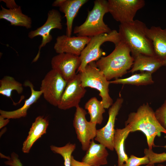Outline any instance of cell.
Returning <instances> with one entry per match:
<instances>
[{
    "label": "cell",
    "mask_w": 166,
    "mask_h": 166,
    "mask_svg": "<svg viewBox=\"0 0 166 166\" xmlns=\"http://www.w3.org/2000/svg\"><path fill=\"white\" fill-rule=\"evenodd\" d=\"M24 85L30 88L31 92L30 97L25 101L24 105L17 109L12 111L0 110V115L5 118L9 119H16L26 117L27 115V111L28 109L32 104L36 102L42 95L41 91L34 90L33 84L30 81H26L24 83Z\"/></svg>",
    "instance_id": "19"
},
{
    "label": "cell",
    "mask_w": 166,
    "mask_h": 166,
    "mask_svg": "<svg viewBox=\"0 0 166 166\" xmlns=\"http://www.w3.org/2000/svg\"><path fill=\"white\" fill-rule=\"evenodd\" d=\"M7 160L5 161L6 165L10 166H23L18 158V156L14 152L11 153L10 156H6Z\"/></svg>",
    "instance_id": "30"
},
{
    "label": "cell",
    "mask_w": 166,
    "mask_h": 166,
    "mask_svg": "<svg viewBox=\"0 0 166 166\" xmlns=\"http://www.w3.org/2000/svg\"><path fill=\"white\" fill-rule=\"evenodd\" d=\"M149 163L148 158L145 156L138 157L131 155L126 160L123 166H140L142 165L148 164Z\"/></svg>",
    "instance_id": "28"
},
{
    "label": "cell",
    "mask_w": 166,
    "mask_h": 166,
    "mask_svg": "<svg viewBox=\"0 0 166 166\" xmlns=\"http://www.w3.org/2000/svg\"><path fill=\"white\" fill-rule=\"evenodd\" d=\"M76 148L75 144H71L69 142L61 147L52 145L50 146V149L53 152L59 154L62 157L65 166H71L72 154Z\"/></svg>",
    "instance_id": "26"
},
{
    "label": "cell",
    "mask_w": 166,
    "mask_h": 166,
    "mask_svg": "<svg viewBox=\"0 0 166 166\" xmlns=\"http://www.w3.org/2000/svg\"><path fill=\"white\" fill-rule=\"evenodd\" d=\"M163 66H166V58L163 61Z\"/></svg>",
    "instance_id": "34"
},
{
    "label": "cell",
    "mask_w": 166,
    "mask_h": 166,
    "mask_svg": "<svg viewBox=\"0 0 166 166\" xmlns=\"http://www.w3.org/2000/svg\"><path fill=\"white\" fill-rule=\"evenodd\" d=\"M9 119L4 117L0 115V128L1 129L7 125L9 122Z\"/></svg>",
    "instance_id": "33"
},
{
    "label": "cell",
    "mask_w": 166,
    "mask_h": 166,
    "mask_svg": "<svg viewBox=\"0 0 166 166\" xmlns=\"http://www.w3.org/2000/svg\"><path fill=\"white\" fill-rule=\"evenodd\" d=\"M79 73L82 86L98 91L105 108H109L113 104V100L109 94L110 81L97 67L96 62L89 63L83 71Z\"/></svg>",
    "instance_id": "5"
},
{
    "label": "cell",
    "mask_w": 166,
    "mask_h": 166,
    "mask_svg": "<svg viewBox=\"0 0 166 166\" xmlns=\"http://www.w3.org/2000/svg\"><path fill=\"white\" fill-rule=\"evenodd\" d=\"M85 108L87 110L90 117V121L97 124H101L103 121V114L105 109L102 101L96 97L89 99L85 104Z\"/></svg>",
    "instance_id": "23"
},
{
    "label": "cell",
    "mask_w": 166,
    "mask_h": 166,
    "mask_svg": "<svg viewBox=\"0 0 166 166\" xmlns=\"http://www.w3.org/2000/svg\"><path fill=\"white\" fill-rule=\"evenodd\" d=\"M145 155L149 159V164H154L163 163L166 161V152L157 153L153 152L152 149L145 148L144 149Z\"/></svg>",
    "instance_id": "27"
},
{
    "label": "cell",
    "mask_w": 166,
    "mask_h": 166,
    "mask_svg": "<svg viewBox=\"0 0 166 166\" xmlns=\"http://www.w3.org/2000/svg\"><path fill=\"white\" fill-rule=\"evenodd\" d=\"M157 166H166V165H164L161 164H159Z\"/></svg>",
    "instance_id": "36"
},
{
    "label": "cell",
    "mask_w": 166,
    "mask_h": 166,
    "mask_svg": "<svg viewBox=\"0 0 166 166\" xmlns=\"http://www.w3.org/2000/svg\"><path fill=\"white\" fill-rule=\"evenodd\" d=\"M130 132L137 131L142 132L145 135L148 149H152L155 145L154 140L161 133L166 134L164 128L157 120L152 109L148 103L140 105L135 112L130 113L125 122Z\"/></svg>",
    "instance_id": "1"
},
{
    "label": "cell",
    "mask_w": 166,
    "mask_h": 166,
    "mask_svg": "<svg viewBox=\"0 0 166 166\" xmlns=\"http://www.w3.org/2000/svg\"><path fill=\"white\" fill-rule=\"evenodd\" d=\"M145 166H154V164H148Z\"/></svg>",
    "instance_id": "35"
},
{
    "label": "cell",
    "mask_w": 166,
    "mask_h": 166,
    "mask_svg": "<svg viewBox=\"0 0 166 166\" xmlns=\"http://www.w3.org/2000/svg\"><path fill=\"white\" fill-rule=\"evenodd\" d=\"M67 83L58 72L52 69L42 80L40 90L47 102L57 107Z\"/></svg>",
    "instance_id": "7"
},
{
    "label": "cell",
    "mask_w": 166,
    "mask_h": 166,
    "mask_svg": "<svg viewBox=\"0 0 166 166\" xmlns=\"http://www.w3.org/2000/svg\"><path fill=\"white\" fill-rule=\"evenodd\" d=\"M123 101L122 98H118L109 108L107 123L104 127L97 130L96 136L94 138L95 140L111 151L114 150L113 140L116 117Z\"/></svg>",
    "instance_id": "11"
},
{
    "label": "cell",
    "mask_w": 166,
    "mask_h": 166,
    "mask_svg": "<svg viewBox=\"0 0 166 166\" xmlns=\"http://www.w3.org/2000/svg\"><path fill=\"white\" fill-rule=\"evenodd\" d=\"M134 61L131 50L125 43L120 42L109 55L96 61L97 67L109 81L116 79L126 74Z\"/></svg>",
    "instance_id": "3"
},
{
    "label": "cell",
    "mask_w": 166,
    "mask_h": 166,
    "mask_svg": "<svg viewBox=\"0 0 166 166\" xmlns=\"http://www.w3.org/2000/svg\"><path fill=\"white\" fill-rule=\"evenodd\" d=\"M106 148L103 145L97 144L93 140H92L82 162L89 166L106 164L108 163L107 159L109 153Z\"/></svg>",
    "instance_id": "17"
},
{
    "label": "cell",
    "mask_w": 166,
    "mask_h": 166,
    "mask_svg": "<svg viewBox=\"0 0 166 166\" xmlns=\"http://www.w3.org/2000/svg\"><path fill=\"white\" fill-rule=\"evenodd\" d=\"M5 2L7 6L9 9L13 8L18 6L14 0H2Z\"/></svg>",
    "instance_id": "32"
},
{
    "label": "cell",
    "mask_w": 166,
    "mask_h": 166,
    "mask_svg": "<svg viewBox=\"0 0 166 166\" xmlns=\"http://www.w3.org/2000/svg\"><path fill=\"white\" fill-rule=\"evenodd\" d=\"M131 132L129 127L125 125L124 128H117L114 137V148L118 156L117 166H123L128 158L124 149V142L129 134Z\"/></svg>",
    "instance_id": "22"
},
{
    "label": "cell",
    "mask_w": 166,
    "mask_h": 166,
    "mask_svg": "<svg viewBox=\"0 0 166 166\" xmlns=\"http://www.w3.org/2000/svg\"><path fill=\"white\" fill-rule=\"evenodd\" d=\"M15 90L18 94L23 90L22 85L12 77L5 76L0 80V93L8 97L11 98L12 92Z\"/></svg>",
    "instance_id": "25"
},
{
    "label": "cell",
    "mask_w": 166,
    "mask_h": 166,
    "mask_svg": "<svg viewBox=\"0 0 166 166\" xmlns=\"http://www.w3.org/2000/svg\"><path fill=\"white\" fill-rule=\"evenodd\" d=\"M86 111L78 106L76 107L73 121V126L77 139L81 144L83 151H87L91 141L96 137L97 130V124L88 121L86 118Z\"/></svg>",
    "instance_id": "9"
},
{
    "label": "cell",
    "mask_w": 166,
    "mask_h": 166,
    "mask_svg": "<svg viewBox=\"0 0 166 166\" xmlns=\"http://www.w3.org/2000/svg\"><path fill=\"white\" fill-rule=\"evenodd\" d=\"M119 27L121 41L129 47L133 57L140 54L155 56L152 42L146 34L147 27L144 23L135 20L120 24Z\"/></svg>",
    "instance_id": "2"
},
{
    "label": "cell",
    "mask_w": 166,
    "mask_h": 166,
    "mask_svg": "<svg viewBox=\"0 0 166 166\" xmlns=\"http://www.w3.org/2000/svg\"><path fill=\"white\" fill-rule=\"evenodd\" d=\"M152 74L146 72L135 73L124 78H118L110 81V84H128L136 86L152 84L154 83Z\"/></svg>",
    "instance_id": "24"
},
{
    "label": "cell",
    "mask_w": 166,
    "mask_h": 166,
    "mask_svg": "<svg viewBox=\"0 0 166 166\" xmlns=\"http://www.w3.org/2000/svg\"><path fill=\"white\" fill-rule=\"evenodd\" d=\"M113 43L115 46L121 42L118 32L116 30L91 38L90 40L81 52L80 56V65L77 70L79 73L83 71L90 63L97 61L105 53L101 47L104 42Z\"/></svg>",
    "instance_id": "6"
},
{
    "label": "cell",
    "mask_w": 166,
    "mask_h": 166,
    "mask_svg": "<svg viewBox=\"0 0 166 166\" xmlns=\"http://www.w3.org/2000/svg\"><path fill=\"white\" fill-rule=\"evenodd\" d=\"M86 92L81 85L80 74H77L71 81L67 82L57 106L60 109L65 110L79 106L81 99Z\"/></svg>",
    "instance_id": "13"
},
{
    "label": "cell",
    "mask_w": 166,
    "mask_h": 166,
    "mask_svg": "<svg viewBox=\"0 0 166 166\" xmlns=\"http://www.w3.org/2000/svg\"><path fill=\"white\" fill-rule=\"evenodd\" d=\"M51 64L52 69L58 72L68 82L77 75L76 72L80 65L81 61L79 56L64 53L54 56Z\"/></svg>",
    "instance_id": "12"
},
{
    "label": "cell",
    "mask_w": 166,
    "mask_h": 166,
    "mask_svg": "<svg viewBox=\"0 0 166 166\" xmlns=\"http://www.w3.org/2000/svg\"><path fill=\"white\" fill-rule=\"evenodd\" d=\"M145 32L152 42L155 56L163 61L166 58V28L152 26Z\"/></svg>",
    "instance_id": "18"
},
{
    "label": "cell",
    "mask_w": 166,
    "mask_h": 166,
    "mask_svg": "<svg viewBox=\"0 0 166 166\" xmlns=\"http://www.w3.org/2000/svg\"><path fill=\"white\" fill-rule=\"evenodd\" d=\"M0 19L9 22L11 26L24 27L27 29L32 27L31 18L22 13L20 6L6 9L1 5Z\"/></svg>",
    "instance_id": "21"
},
{
    "label": "cell",
    "mask_w": 166,
    "mask_h": 166,
    "mask_svg": "<svg viewBox=\"0 0 166 166\" xmlns=\"http://www.w3.org/2000/svg\"><path fill=\"white\" fill-rule=\"evenodd\" d=\"M61 20L62 17L59 12L56 10L52 9L48 11L47 19L44 24L36 30L29 33L28 37L30 39H33L37 36H41L42 38L38 53L33 60V62H36L38 59L42 48L52 40L53 37L50 34L51 30L54 29H62Z\"/></svg>",
    "instance_id": "10"
},
{
    "label": "cell",
    "mask_w": 166,
    "mask_h": 166,
    "mask_svg": "<svg viewBox=\"0 0 166 166\" xmlns=\"http://www.w3.org/2000/svg\"><path fill=\"white\" fill-rule=\"evenodd\" d=\"M49 121L43 116H39L35 119L28 132V135L23 142L22 150L28 153L34 143L46 132Z\"/></svg>",
    "instance_id": "16"
},
{
    "label": "cell",
    "mask_w": 166,
    "mask_h": 166,
    "mask_svg": "<svg viewBox=\"0 0 166 166\" xmlns=\"http://www.w3.org/2000/svg\"><path fill=\"white\" fill-rule=\"evenodd\" d=\"M90 39L88 37L62 35L56 38L54 49L58 54L65 53L80 56Z\"/></svg>",
    "instance_id": "14"
},
{
    "label": "cell",
    "mask_w": 166,
    "mask_h": 166,
    "mask_svg": "<svg viewBox=\"0 0 166 166\" xmlns=\"http://www.w3.org/2000/svg\"><path fill=\"white\" fill-rule=\"evenodd\" d=\"M108 12V1H94L93 8L88 11L86 20L81 25L74 27L73 33L77 36L91 38L110 33L112 30L103 19L104 15Z\"/></svg>",
    "instance_id": "4"
},
{
    "label": "cell",
    "mask_w": 166,
    "mask_h": 166,
    "mask_svg": "<svg viewBox=\"0 0 166 166\" xmlns=\"http://www.w3.org/2000/svg\"><path fill=\"white\" fill-rule=\"evenodd\" d=\"M71 166H89L87 164L76 160L73 156L71 157Z\"/></svg>",
    "instance_id": "31"
},
{
    "label": "cell",
    "mask_w": 166,
    "mask_h": 166,
    "mask_svg": "<svg viewBox=\"0 0 166 166\" xmlns=\"http://www.w3.org/2000/svg\"><path fill=\"white\" fill-rule=\"evenodd\" d=\"M133 58V63L129 72L133 73L139 71L152 74L163 66V61L156 56L140 54Z\"/></svg>",
    "instance_id": "20"
},
{
    "label": "cell",
    "mask_w": 166,
    "mask_h": 166,
    "mask_svg": "<svg viewBox=\"0 0 166 166\" xmlns=\"http://www.w3.org/2000/svg\"><path fill=\"white\" fill-rule=\"evenodd\" d=\"M87 0H56L52 3L53 6L58 7L64 13L66 19V35L71 36L74 19L81 6Z\"/></svg>",
    "instance_id": "15"
},
{
    "label": "cell",
    "mask_w": 166,
    "mask_h": 166,
    "mask_svg": "<svg viewBox=\"0 0 166 166\" xmlns=\"http://www.w3.org/2000/svg\"><path fill=\"white\" fill-rule=\"evenodd\" d=\"M145 5L144 0H109V12L116 21L123 24L132 22L138 10Z\"/></svg>",
    "instance_id": "8"
},
{
    "label": "cell",
    "mask_w": 166,
    "mask_h": 166,
    "mask_svg": "<svg viewBox=\"0 0 166 166\" xmlns=\"http://www.w3.org/2000/svg\"><path fill=\"white\" fill-rule=\"evenodd\" d=\"M155 117L161 125L166 129V100L154 112Z\"/></svg>",
    "instance_id": "29"
}]
</instances>
